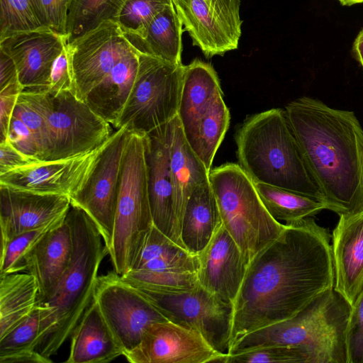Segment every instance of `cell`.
I'll use <instances>...</instances> for the list:
<instances>
[{
  "label": "cell",
  "instance_id": "ffe728a7",
  "mask_svg": "<svg viewBox=\"0 0 363 363\" xmlns=\"http://www.w3.org/2000/svg\"><path fill=\"white\" fill-rule=\"evenodd\" d=\"M197 256L199 285L233 304L243 281L247 264L223 222Z\"/></svg>",
  "mask_w": 363,
  "mask_h": 363
},
{
  "label": "cell",
  "instance_id": "7402d4cb",
  "mask_svg": "<svg viewBox=\"0 0 363 363\" xmlns=\"http://www.w3.org/2000/svg\"><path fill=\"white\" fill-rule=\"evenodd\" d=\"M169 165L173 184L174 242L185 248L181 238L187 200L198 185L209 179V172L188 143L178 117L167 125Z\"/></svg>",
  "mask_w": 363,
  "mask_h": 363
},
{
  "label": "cell",
  "instance_id": "4fadbf2b",
  "mask_svg": "<svg viewBox=\"0 0 363 363\" xmlns=\"http://www.w3.org/2000/svg\"><path fill=\"white\" fill-rule=\"evenodd\" d=\"M94 300L123 354L140 343L145 331L151 324L167 321L115 271L98 277Z\"/></svg>",
  "mask_w": 363,
  "mask_h": 363
},
{
  "label": "cell",
  "instance_id": "d4e9b609",
  "mask_svg": "<svg viewBox=\"0 0 363 363\" xmlns=\"http://www.w3.org/2000/svg\"><path fill=\"white\" fill-rule=\"evenodd\" d=\"M70 337L67 363H106L123 355L122 348L94 300Z\"/></svg>",
  "mask_w": 363,
  "mask_h": 363
},
{
  "label": "cell",
  "instance_id": "d590c367",
  "mask_svg": "<svg viewBox=\"0 0 363 363\" xmlns=\"http://www.w3.org/2000/svg\"><path fill=\"white\" fill-rule=\"evenodd\" d=\"M172 0H126L117 18L128 41L143 38L152 21Z\"/></svg>",
  "mask_w": 363,
  "mask_h": 363
},
{
  "label": "cell",
  "instance_id": "277c9868",
  "mask_svg": "<svg viewBox=\"0 0 363 363\" xmlns=\"http://www.w3.org/2000/svg\"><path fill=\"white\" fill-rule=\"evenodd\" d=\"M235 143L238 164L253 182L325 201L305 165L284 110L272 108L247 117L236 132Z\"/></svg>",
  "mask_w": 363,
  "mask_h": 363
},
{
  "label": "cell",
  "instance_id": "83f0119b",
  "mask_svg": "<svg viewBox=\"0 0 363 363\" xmlns=\"http://www.w3.org/2000/svg\"><path fill=\"white\" fill-rule=\"evenodd\" d=\"M38 294V282L28 272L0 276V338L33 311Z\"/></svg>",
  "mask_w": 363,
  "mask_h": 363
},
{
  "label": "cell",
  "instance_id": "8fae6325",
  "mask_svg": "<svg viewBox=\"0 0 363 363\" xmlns=\"http://www.w3.org/2000/svg\"><path fill=\"white\" fill-rule=\"evenodd\" d=\"M133 287L167 320L199 332L215 350L228 353L231 303L200 285L191 291L179 292Z\"/></svg>",
  "mask_w": 363,
  "mask_h": 363
},
{
  "label": "cell",
  "instance_id": "60d3db41",
  "mask_svg": "<svg viewBox=\"0 0 363 363\" xmlns=\"http://www.w3.org/2000/svg\"><path fill=\"white\" fill-rule=\"evenodd\" d=\"M6 140L23 154L38 161H44L42 150L35 135L23 122L13 116Z\"/></svg>",
  "mask_w": 363,
  "mask_h": 363
},
{
  "label": "cell",
  "instance_id": "4316f807",
  "mask_svg": "<svg viewBox=\"0 0 363 363\" xmlns=\"http://www.w3.org/2000/svg\"><path fill=\"white\" fill-rule=\"evenodd\" d=\"M222 222L209 179L191 193L184 212L181 238L186 250L197 255L208 244Z\"/></svg>",
  "mask_w": 363,
  "mask_h": 363
},
{
  "label": "cell",
  "instance_id": "ac0fdd59",
  "mask_svg": "<svg viewBox=\"0 0 363 363\" xmlns=\"http://www.w3.org/2000/svg\"><path fill=\"white\" fill-rule=\"evenodd\" d=\"M66 45L65 38L50 28L19 32L0 40V50L15 62L25 91L48 90L53 63Z\"/></svg>",
  "mask_w": 363,
  "mask_h": 363
},
{
  "label": "cell",
  "instance_id": "e575fe53",
  "mask_svg": "<svg viewBox=\"0 0 363 363\" xmlns=\"http://www.w3.org/2000/svg\"><path fill=\"white\" fill-rule=\"evenodd\" d=\"M121 277L133 286L159 291H188L199 285L197 272L130 270Z\"/></svg>",
  "mask_w": 363,
  "mask_h": 363
},
{
  "label": "cell",
  "instance_id": "f35d334b",
  "mask_svg": "<svg viewBox=\"0 0 363 363\" xmlns=\"http://www.w3.org/2000/svg\"><path fill=\"white\" fill-rule=\"evenodd\" d=\"M306 363L303 354L296 349L284 346H272L240 354H226L222 363Z\"/></svg>",
  "mask_w": 363,
  "mask_h": 363
},
{
  "label": "cell",
  "instance_id": "44dd1931",
  "mask_svg": "<svg viewBox=\"0 0 363 363\" xmlns=\"http://www.w3.org/2000/svg\"><path fill=\"white\" fill-rule=\"evenodd\" d=\"M331 251L334 289L352 306L363 290V209L340 216Z\"/></svg>",
  "mask_w": 363,
  "mask_h": 363
},
{
  "label": "cell",
  "instance_id": "ba28073f",
  "mask_svg": "<svg viewBox=\"0 0 363 363\" xmlns=\"http://www.w3.org/2000/svg\"><path fill=\"white\" fill-rule=\"evenodd\" d=\"M177 117L190 147L210 171L230 120L218 74L210 63L195 59L184 65Z\"/></svg>",
  "mask_w": 363,
  "mask_h": 363
},
{
  "label": "cell",
  "instance_id": "d6a6232c",
  "mask_svg": "<svg viewBox=\"0 0 363 363\" xmlns=\"http://www.w3.org/2000/svg\"><path fill=\"white\" fill-rule=\"evenodd\" d=\"M126 0H71L66 42L69 44L108 21L116 22Z\"/></svg>",
  "mask_w": 363,
  "mask_h": 363
},
{
  "label": "cell",
  "instance_id": "bcb514c9",
  "mask_svg": "<svg viewBox=\"0 0 363 363\" xmlns=\"http://www.w3.org/2000/svg\"><path fill=\"white\" fill-rule=\"evenodd\" d=\"M17 81L18 77L15 62L9 55L0 50V90Z\"/></svg>",
  "mask_w": 363,
  "mask_h": 363
},
{
  "label": "cell",
  "instance_id": "484cf974",
  "mask_svg": "<svg viewBox=\"0 0 363 363\" xmlns=\"http://www.w3.org/2000/svg\"><path fill=\"white\" fill-rule=\"evenodd\" d=\"M139 52L131 46L84 101L114 126L131 91L139 64Z\"/></svg>",
  "mask_w": 363,
  "mask_h": 363
},
{
  "label": "cell",
  "instance_id": "52a82bcc",
  "mask_svg": "<svg viewBox=\"0 0 363 363\" xmlns=\"http://www.w3.org/2000/svg\"><path fill=\"white\" fill-rule=\"evenodd\" d=\"M223 225L247 265L285 228L267 211L255 184L238 164L226 163L209 172Z\"/></svg>",
  "mask_w": 363,
  "mask_h": 363
},
{
  "label": "cell",
  "instance_id": "30bf717a",
  "mask_svg": "<svg viewBox=\"0 0 363 363\" xmlns=\"http://www.w3.org/2000/svg\"><path fill=\"white\" fill-rule=\"evenodd\" d=\"M34 92L50 133L49 160L87 154L101 146L111 135V124L72 91Z\"/></svg>",
  "mask_w": 363,
  "mask_h": 363
},
{
  "label": "cell",
  "instance_id": "603a6c76",
  "mask_svg": "<svg viewBox=\"0 0 363 363\" xmlns=\"http://www.w3.org/2000/svg\"><path fill=\"white\" fill-rule=\"evenodd\" d=\"M167 125L145 135V155L153 225L174 241L173 184Z\"/></svg>",
  "mask_w": 363,
  "mask_h": 363
},
{
  "label": "cell",
  "instance_id": "8d00e7d4",
  "mask_svg": "<svg viewBox=\"0 0 363 363\" xmlns=\"http://www.w3.org/2000/svg\"><path fill=\"white\" fill-rule=\"evenodd\" d=\"M65 219L19 234L1 244L0 276L26 271L28 255L52 229Z\"/></svg>",
  "mask_w": 363,
  "mask_h": 363
},
{
  "label": "cell",
  "instance_id": "836d02e7",
  "mask_svg": "<svg viewBox=\"0 0 363 363\" xmlns=\"http://www.w3.org/2000/svg\"><path fill=\"white\" fill-rule=\"evenodd\" d=\"M48 28L40 0H0V40L13 33Z\"/></svg>",
  "mask_w": 363,
  "mask_h": 363
},
{
  "label": "cell",
  "instance_id": "ab89813d",
  "mask_svg": "<svg viewBox=\"0 0 363 363\" xmlns=\"http://www.w3.org/2000/svg\"><path fill=\"white\" fill-rule=\"evenodd\" d=\"M346 345L347 363H363V290L350 307Z\"/></svg>",
  "mask_w": 363,
  "mask_h": 363
},
{
  "label": "cell",
  "instance_id": "5b68a950",
  "mask_svg": "<svg viewBox=\"0 0 363 363\" xmlns=\"http://www.w3.org/2000/svg\"><path fill=\"white\" fill-rule=\"evenodd\" d=\"M350 307L334 288L328 289L293 318L244 336L228 354L284 346L298 350L306 363H347L346 331Z\"/></svg>",
  "mask_w": 363,
  "mask_h": 363
},
{
  "label": "cell",
  "instance_id": "1f68e13d",
  "mask_svg": "<svg viewBox=\"0 0 363 363\" xmlns=\"http://www.w3.org/2000/svg\"><path fill=\"white\" fill-rule=\"evenodd\" d=\"M40 334V315L36 305L33 311L20 324L0 338L1 363H51L37 348Z\"/></svg>",
  "mask_w": 363,
  "mask_h": 363
},
{
  "label": "cell",
  "instance_id": "9c48e42d",
  "mask_svg": "<svg viewBox=\"0 0 363 363\" xmlns=\"http://www.w3.org/2000/svg\"><path fill=\"white\" fill-rule=\"evenodd\" d=\"M184 65L139 53L128 99L113 126L146 135L177 116Z\"/></svg>",
  "mask_w": 363,
  "mask_h": 363
},
{
  "label": "cell",
  "instance_id": "74e56055",
  "mask_svg": "<svg viewBox=\"0 0 363 363\" xmlns=\"http://www.w3.org/2000/svg\"><path fill=\"white\" fill-rule=\"evenodd\" d=\"M13 116L31 130L42 150L44 161L49 160L52 150L50 133L34 91H23L20 94Z\"/></svg>",
  "mask_w": 363,
  "mask_h": 363
},
{
  "label": "cell",
  "instance_id": "7a4b0ae2",
  "mask_svg": "<svg viewBox=\"0 0 363 363\" xmlns=\"http://www.w3.org/2000/svg\"><path fill=\"white\" fill-rule=\"evenodd\" d=\"M286 116L305 165L330 211L339 216L363 209V129L354 113L303 96Z\"/></svg>",
  "mask_w": 363,
  "mask_h": 363
},
{
  "label": "cell",
  "instance_id": "5bb4252c",
  "mask_svg": "<svg viewBox=\"0 0 363 363\" xmlns=\"http://www.w3.org/2000/svg\"><path fill=\"white\" fill-rule=\"evenodd\" d=\"M192 43L206 57L237 49L242 21L240 0H172Z\"/></svg>",
  "mask_w": 363,
  "mask_h": 363
},
{
  "label": "cell",
  "instance_id": "d6986e66",
  "mask_svg": "<svg viewBox=\"0 0 363 363\" xmlns=\"http://www.w3.org/2000/svg\"><path fill=\"white\" fill-rule=\"evenodd\" d=\"M70 207L67 195L39 194L0 184L1 244L19 234L65 219Z\"/></svg>",
  "mask_w": 363,
  "mask_h": 363
},
{
  "label": "cell",
  "instance_id": "6da1fadb",
  "mask_svg": "<svg viewBox=\"0 0 363 363\" xmlns=\"http://www.w3.org/2000/svg\"><path fill=\"white\" fill-rule=\"evenodd\" d=\"M330 238L308 217L286 223L257 254L233 303L229 350L244 336L293 318L334 288Z\"/></svg>",
  "mask_w": 363,
  "mask_h": 363
},
{
  "label": "cell",
  "instance_id": "f1b7e54d",
  "mask_svg": "<svg viewBox=\"0 0 363 363\" xmlns=\"http://www.w3.org/2000/svg\"><path fill=\"white\" fill-rule=\"evenodd\" d=\"M183 31V24L172 3L156 15L143 38L128 42L140 53L181 64Z\"/></svg>",
  "mask_w": 363,
  "mask_h": 363
},
{
  "label": "cell",
  "instance_id": "b9f144b4",
  "mask_svg": "<svg viewBox=\"0 0 363 363\" xmlns=\"http://www.w3.org/2000/svg\"><path fill=\"white\" fill-rule=\"evenodd\" d=\"M48 91L52 93L72 91L71 55L67 45L53 63Z\"/></svg>",
  "mask_w": 363,
  "mask_h": 363
},
{
  "label": "cell",
  "instance_id": "8992f818",
  "mask_svg": "<svg viewBox=\"0 0 363 363\" xmlns=\"http://www.w3.org/2000/svg\"><path fill=\"white\" fill-rule=\"evenodd\" d=\"M152 226L145 135L130 133L122 166L113 235L108 250L114 271L120 276L132 269Z\"/></svg>",
  "mask_w": 363,
  "mask_h": 363
},
{
  "label": "cell",
  "instance_id": "7bdbcfd3",
  "mask_svg": "<svg viewBox=\"0 0 363 363\" xmlns=\"http://www.w3.org/2000/svg\"><path fill=\"white\" fill-rule=\"evenodd\" d=\"M70 3L71 0H40L46 26L65 38Z\"/></svg>",
  "mask_w": 363,
  "mask_h": 363
},
{
  "label": "cell",
  "instance_id": "cb8c5ba5",
  "mask_svg": "<svg viewBox=\"0 0 363 363\" xmlns=\"http://www.w3.org/2000/svg\"><path fill=\"white\" fill-rule=\"evenodd\" d=\"M72 255V234L65 218L52 229L26 258V271L35 278L38 284V300L47 297L52 291L69 267Z\"/></svg>",
  "mask_w": 363,
  "mask_h": 363
},
{
  "label": "cell",
  "instance_id": "7dc6e473",
  "mask_svg": "<svg viewBox=\"0 0 363 363\" xmlns=\"http://www.w3.org/2000/svg\"><path fill=\"white\" fill-rule=\"evenodd\" d=\"M352 51L354 57L363 69V28L354 38Z\"/></svg>",
  "mask_w": 363,
  "mask_h": 363
},
{
  "label": "cell",
  "instance_id": "7c38bea8",
  "mask_svg": "<svg viewBox=\"0 0 363 363\" xmlns=\"http://www.w3.org/2000/svg\"><path fill=\"white\" fill-rule=\"evenodd\" d=\"M130 135L124 127L111 134L104 143L86 182L70 197L71 205L83 210L93 220L108 252L113 239L118 186Z\"/></svg>",
  "mask_w": 363,
  "mask_h": 363
},
{
  "label": "cell",
  "instance_id": "c3c4849f",
  "mask_svg": "<svg viewBox=\"0 0 363 363\" xmlns=\"http://www.w3.org/2000/svg\"><path fill=\"white\" fill-rule=\"evenodd\" d=\"M342 6H350L354 4H363V0H337Z\"/></svg>",
  "mask_w": 363,
  "mask_h": 363
},
{
  "label": "cell",
  "instance_id": "3957f363",
  "mask_svg": "<svg viewBox=\"0 0 363 363\" xmlns=\"http://www.w3.org/2000/svg\"><path fill=\"white\" fill-rule=\"evenodd\" d=\"M73 240L70 264L52 291L39 299L40 334L37 351L51 359L71 336L94 300L98 272L108 254L89 216L72 206L67 215Z\"/></svg>",
  "mask_w": 363,
  "mask_h": 363
},
{
  "label": "cell",
  "instance_id": "ee69618b",
  "mask_svg": "<svg viewBox=\"0 0 363 363\" xmlns=\"http://www.w3.org/2000/svg\"><path fill=\"white\" fill-rule=\"evenodd\" d=\"M23 88L18 81L11 83L0 90L1 142L7 139L11 121Z\"/></svg>",
  "mask_w": 363,
  "mask_h": 363
},
{
  "label": "cell",
  "instance_id": "e0dca14e",
  "mask_svg": "<svg viewBox=\"0 0 363 363\" xmlns=\"http://www.w3.org/2000/svg\"><path fill=\"white\" fill-rule=\"evenodd\" d=\"M103 145L80 156L40 161L8 172L0 175V184L39 194H64L70 198L89 176Z\"/></svg>",
  "mask_w": 363,
  "mask_h": 363
},
{
  "label": "cell",
  "instance_id": "2e32d148",
  "mask_svg": "<svg viewBox=\"0 0 363 363\" xmlns=\"http://www.w3.org/2000/svg\"><path fill=\"white\" fill-rule=\"evenodd\" d=\"M225 354L199 332L167 320L151 324L123 356L131 363H207L220 362Z\"/></svg>",
  "mask_w": 363,
  "mask_h": 363
},
{
  "label": "cell",
  "instance_id": "4dcf8cb0",
  "mask_svg": "<svg viewBox=\"0 0 363 363\" xmlns=\"http://www.w3.org/2000/svg\"><path fill=\"white\" fill-rule=\"evenodd\" d=\"M253 183L267 211L280 223L295 222L311 217L322 210H330L325 201L272 185Z\"/></svg>",
  "mask_w": 363,
  "mask_h": 363
},
{
  "label": "cell",
  "instance_id": "f6af8a7d",
  "mask_svg": "<svg viewBox=\"0 0 363 363\" xmlns=\"http://www.w3.org/2000/svg\"><path fill=\"white\" fill-rule=\"evenodd\" d=\"M38 162L18 151L7 140L0 142V175Z\"/></svg>",
  "mask_w": 363,
  "mask_h": 363
},
{
  "label": "cell",
  "instance_id": "f546056e",
  "mask_svg": "<svg viewBox=\"0 0 363 363\" xmlns=\"http://www.w3.org/2000/svg\"><path fill=\"white\" fill-rule=\"evenodd\" d=\"M199 266L197 255L190 253L153 225L130 270L197 272Z\"/></svg>",
  "mask_w": 363,
  "mask_h": 363
},
{
  "label": "cell",
  "instance_id": "9a60e30c",
  "mask_svg": "<svg viewBox=\"0 0 363 363\" xmlns=\"http://www.w3.org/2000/svg\"><path fill=\"white\" fill-rule=\"evenodd\" d=\"M67 45L71 55L72 93L83 101L132 46L112 21Z\"/></svg>",
  "mask_w": 363,
  "mask_h": 363
}]
</instances>
